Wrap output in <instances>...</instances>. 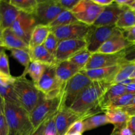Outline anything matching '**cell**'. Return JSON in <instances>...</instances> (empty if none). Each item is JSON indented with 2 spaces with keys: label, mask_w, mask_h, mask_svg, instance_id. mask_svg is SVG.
I'll return each instance as SVG.
<instances>
[{
  "label": "cell",
  "mask_w": 135,
  "mask_h": 135,
  "mask_svg": "<svg viewBox=\"0 0 135 135\" xmlns=\"http://www.w3.org/2000/svg\"><path fill=\"white\" fill-rule=\"evenodd\" d=\"M111 85L105 82L92 81L79 95L69 109L81 120L100 113L101 99Z\"/></svg>",
  "instance_id": "obj_1"
},
{
  "label": "cell",
  "mask_w": 135,
  "mask_h": 135,
  "mask_svg": "<svg viewBox=\"0 0 135 135\" xmlns=\"http://www.w3.org/2000/svg\"><path fill=\"white\" fill-rule=\"evenodd\" d=\"M4 115L11 135H31L34 132L30 113L21 105L5 101Z\"/></svg>",
  "instance_id": "obj_2"
},
{
  "label": "cell",
  "mask_w": 135,
  "mask_h": 135,
  "mask_svg": "<svg viewBox=\"0 0 135 135\" xmlns=\"http://www.w3.org/2000/svg\"><path fill=\"white\" fill-rule=\"evenodd\" d=\"M13 89L17 96L20 105L29 113L45 98V96L36 88L35 84L28 80L22 74L17 76L13 84Z\"/></svg>",
  "instance_id": "obj_3"
},
{
  "label": "cell",
  "mask_w": 135,
  "mask_h": 135,
  "mask_svg": "<svg viewBox=\"0 0 135 135\" xmlns=\"http://www.w3.org/2000/svg\"><path fill=\"white\" fill-rule=\"evenodd\" d=\"M92 82L91 79L80 72L69 79L65 84L61 96L60 109H69L79 95Z\"/></svg>",
  "instance_id": "obj_4"
},
{
  "label": "cell",
  "mask_w": 135,
  "mask_h": 135,
  "mask_svg": "<svg viewBox=\"0 0 135 135\" xmlns=\"http://www.w3.org/2000/svg\"><path fill=\"white\" fill-rule=\"evenodd\" d=\"M55 68L56 65L49 66L35 84L36 88L44 95L47 100L61 97L65 84H62L58 80Z\"/></svg>",
  "instance_id": "obj_5"
},
{
  "label": "cell",
  "mask_w": 135,
  "mask_h": 135,
  "mask_svg": "<svg viewBox=\"0 0 135 135\" xmlns=\"http://www.w3.org/2000/svg\"><path fill=\"white\" fill-rule=\"evenodd\" d=\"M61 97L51 100L44 98L30 113L34 131L44 122L55 115L60 109Z\"/></svg>",
  "instance_id": "obj_6"
},
{
  "label": "cell",
  "mask_w": 135,
  "mask_h": 135,
  "mask_svg": "<svg viewBox=\"0 0 135 135\" xmlns=\"http://www.w3.org/2000/svg\"><path fill=\"white\" fill-rule=\"evenodd\" d=\"M116 28L115 25L108 26H90L88 33L84 38L87 50L92 54L97 52L100 47L114 33Z\"/></svg>",
  "instance_id": "obj_7"
},
{
  "label": "cell",
  "mask_w": 135,
  "mask_h": 135,
  "mask_svg": "<svg viewBox=\"0 0 135 135\" xmlns=\"http://www.w3.org/2000/svg\"><path fill=\"white\" fill-rule=\"evenodd\" d=\"M65 11L55 0L38 1L34 16L37 25L48 26L61 12Z\"/></svg>",
  "instance_id": "obj_8"
},
{
  "label": "cell",
  "mask_w": 135,
  "mask_h": 135,
  "mask_svg": "<svg viewBox=\"0 0 135 135\" xmlns=\"http://www.w3.org/2000/svg\"><path fill=\"white\" fill-rule=\"evenodd\" d=\"M104 8L92 0H79L71 12L79 22L90 26L93 25Z\"/></svg>",
  "instance_id": "obj_9"
},
{
  "label": "cell",
  "mask_w": 135,
  "mask_h": 135,
  "mask_svg": "<svg viewBox=\"0 0 135 135\" xmlns=\"http://www.w3.org/2000/svg\"><path fill=\"white\" fill-rule=\"evenodd\" d=\"M36 25L34 16L21 11L11 28L18 36L29 45L32 34Z\"/></svg>",
  "instance_id": "obj_10"
},
{
  "label": "cell",
  "mask_w": 135,
  "mask_h": 135,
  "mask_svg": "<svg viewBox=\"0 0 135 135\" xmlns=\"http://www.w3.org/2000/svg\"><path fill=\"white\" fill-rule=\"evenodd\" d=\"M86 47L84 39H71L60 41L58 44L55 57L57 62L69 60L75 54Z\"/></svg>",
  "instance_id": "obj_11"
},
{
  "label": "cell",
  "mask_w": 135,
  "mask_h": 135,
  "mask_svg": "<svg viewBox=\"0 0 135 135\" xmlns=\"http://www.w3.org/2000/svg\"><path fill=\"white\" fill-rule=\"evenodd\" d=\"M90 26L80 22L71 24L53 29L51 31L55 34L58 40L71 39H84Z\"/></svg>",
  "instance_id": "obj_12"
},
{
  "label": "cell",
  "mask_w": 135,
  "mask_h": 135,
  "mask_svg": "<svg viewBox=\"0 0 135 135\" xmlns=\"http://www.w3.org/2000/svg\"><path fill=\"white\" fill-rule=\"evenodd\" d=\"M122 65L120 53L115 54L96 52L92 54L90 59L83 70L105 68Z\"/></svg>",
  "instance_id": "obj_13"
},
{
  "label": "cell",
  "mask_w": 135,
  "mask_h": 135,
  "mask_svg": "<svg viewBox=\"0 0 135 135\" xmlns=\"http://www.w3.org/2000/svg\"><path fill=\"white\" fill-rule=\"evenodd\" d=\"M131 45V44L129 43L124 37L122 31L117 28L114 33L100 47L97 52L115 54L121 51Z\"/></svg>",
  "instance_id": "obj_14"
},
{
  "label": "cell",
  "mask_w": 135,
  "mask_h": 135,
  "mask_svg": "<svg viewBox=\"0 0 135 135\" xmlns=\"http://www.w3.org/2000/svg\"><path fill=\"white\" fill-rule=\"evenodd\" d=\"M126 8L123 9L119 6L115 2L112 5L105 7L93 24V26H108L115 25L119 15Z\"/></svg>",
  "instance_id": "obj_15"
},
{
  "label": "cell",
  "mask_w": 135,
  "mask_h": 135,
  "mask_svg": "<svg viewBox=\"0 0 135 135\" xmlns=\"http://www.w3.org/2000/svg\"><path fill=\"white\" fill-rule=\"evenodd\" d=\"M119 65H116L95 69L81 70L80 72L88 76L92 81L105 82L113 84V80L119 70Z\"/></svg>",
  "instance_id": "obj_16"
},
{
  "label": "cell",
  "mask_w": 135,
  "mask_h": 135,
  "mask_svg": "<svg viewBox=\"0 0 135 135\" xmlns=\"http://www.w3.org/2000/svg\"><path fill=\"white\" fill-rule=\"evenodd\" d=\"M20 12L9 1L0 0V32L11 27Z\"/></svg>",
  "instance_id": "obj_17"
},
{
  "label": "cell",
  "mask_w": 135,
  "mask_h": 135,
  "mask_svg": "<svg viewBox=\"0 0 135 135\" xmlns=\"http://www.w3.org/2000/svg\"><path fill=\"white\" fill-rule=\"evenodd\" d=\"M80 117L69 109H60L55 115V124L58 135H64L71 125Z\"/></svg>",
  "instance_id": "obj_18"
},
{
  "label": "cell",
  "mask_w": 135,
  "mask_h": 135,
  "mask_svg": "<svg viewBox=\"0 0 135 135\" xmlns=\"http://www.w3.org/2000/svg\"><path fill=\"white\" fill-rule=\"evenodd\" d=\"M0 38L5 49H22L29 50V45L17 35L11 28L0 32Z\"/></svg>",
  "instance_id": "obj_19"
},
{
  "label": "cell",
  "mask_w": 135,
  "mask_h": 135,
  "mask_svg": "<svg viewBox=\"0 0 135 135\" xmlns=\"http://www.w3.org/2000/svg\"><path fill=\"white\" fill-rule=\"evenodd\" d=\"M58 80L62 84H65L73 76L79 73L81 69L69 60L57 63L55 68Z\"/></svg>",
  "instance_id": "obj_20"
},
{
  "label": "cell",
  "mask_w": 135,
  "mask_h": 135,
  "mask_svg": "<svg viewBox=\"0 0 135 135\" xmlns=\"http://www.w3.org/2000/svg\"><path fill=\"white\" fill-rule=\"evenodd\" d=\"M29 53L31 61L40 62L47 66H55L57 64L55 56L46 50L43 45L30 48Z\"/></svg>",
  "instance_id": "obj_21"
},
{
  "label": "cell",
  "mask_w": 135,
  "mask_h": 135,
  "mask_svg": "<svg viewBox=\"0 0 135 135\" xmlns=\"http://www.w3.org/2000/svg\"><path fill=\"white\" fill-rule=\"evenodd\" d=\"M126 92V86L121 84H112L102 98L100 104V109L103 112L105 111L111 103Z\"/></svg>",
  "instance_id": "obj_22"
},
{
  "label": "cell",
  "mask_w": 135,
  "mask_h": 135,
  "mask_svg": "<svg viewBox=\"0 0 135 135\" xmlns=\"http://www.w3.org/2000/svg\"><path fill=\"white\" fill-rule=\"evenodd\" d=\"M106 115L109 123L114 125V129L120 131L127 126L129 115L122 109H108L104 112Z\"/></svg>",
  "instance_id": "obj_23"
},
{
  "label": "cell",
  "mask_w": 135,
  "mask_h": 135,
  "mask_svg": "<svg viewBox=\"0 0 135 135\" xmlns=\"http://www.w3.org/2000/svg\"><path fill=\"white\" fill-rule=\"evenodd\" d=\"M51 30L48 26L36 25L33 30L29 42V49L43 45L44 42L46 40Z\"/></svg>",
  "instance_id": "obj_24"
},
{
  "label": "cell",
  "mask_w": 135,
  "mask_h": 135,
  "mask_svg": "<svg viewBox=\"0 0 135 135\" xmlns=\"http://www.w3.org/2000/svg\"><path fill=\"white\" fill-rule=\"evenodd\" d=\"M84 133L109 124L105 113H98L83 119Z\"/></svg>",
  "instance_id": "obj_25"
},
{
  "label": "cell",
  "mask_w": 135,
  "mask_h": 135,
  "mask_svg": "<svg viewBox=\"0 0 135 135\" xmlns=\"http://www.w3.org/2000/svg\"><path fill=\"white\" fill-rule=\"evenodd\" d=\"M48 67L49 66L40 62L32 61L27 68L25 69L22 74L25 75L28 74L29 76L31 77L32 81L36 84Z\"/></svg>",
  "instance_id": "obj_26"
},
{
  "label": "cell",
  "mask_w": 135,
  "mask_h": 135,
  "mask_svg": "<svg viewBox=\"0 0 135 135\" xmlns=\"http://www.w3.org/2000/svg\"><path fill=\"white\" fill-rule=\"evenodd\" d=\"M79 22L73 13L70 11H63V12L60 13L58 15V17L53 21L51 23L48 25L50 30L57 28L61 26H66V25H71V24L76 23V22Z\"/></svg>",
  "instance_id": "obj_27"
},
{
  "label": "cell",
  "mask_w": 135,
  "mask_h": 135,
  "mask_svg": "<svg viewBox=\"0 0 135 135\" xmlns=\"http://www.w3.org/2000/svg\"><path fill=\"white\" fill-rule=\"evenodd\" d=\"M135 25V11L129 7L124 9L116 22V28L123 30Z\"/></svg>",
  "instance_id": "obj_28"
},
{
  "label": "cell",
  "mask_w": 135,
  "mask_h": 135,
  "mask_svg": "<svg viewBox=\"0 0 135 135\" xmlns=\"http://www.w3.org/2000/svg\"><path fill=\"white\" fill-rule=\"evenodd\" d=\"M9 1L20 11L32 15H34L35 13L38 3L37 0H11Z\"/></svg>",
  "instance_id": "obj_29"
},
{
  "label": "cell",
  "mask_w": 135,
  "mask_h": 135,
  "mask_svg": "<svg viewBox=\"0 0 135 135\" xmlns=\"http://www.w3.org/2000/svg\"><path fill=\"white\" fill-rule=\"evenodd\" d=\"M135 71V63H125L120 66L119 70L117 72L114 80L113 84H119L123 80L128 79H131L132 75Z\"/></svg>",
  "instance_id": "obj_30"
},
{
  "label": "cell",
  "mask_w": 135,
  "mask_h": 135,
  "mask_svg": "<svg viewBox=\"0 0 135 135\" xmlns=\"http://www.w3.org/2000/svg\"><path fill=\"white\" fill-rule=\"evenodd\" d=\"M92 54V53L90 52L86 47H85L75 54L69 60L79 67L80 69L83 70L88 63L89 59H90Z\"/></svg>",
  "instance_id": "obj_31"
},
{
  "label": "cell",
  "mask_w": 135,
  "mask_h": 135,
  "mask_svg": "<svg viewBox=\"0 0 135 135\" xmlns=\"http://www.w3.org/2000/svg\"><path fill=\"white\" fill-rule=\"evenodd\" d=\"M11 55L25 68H27L31 62L29 50L22 49H12L10 50Z\"/></svg>",
  "instance_id": "obj_32"
},
{
  "label": "cell",
  "mask_w": 135,
  "mask_h": 135,
  "mask_svg": "<svg viewBox=\"0 0 135 135\" xmlns=\"http://www.w3.org/2000/svg\"><path fill=\"white\" fill-rule=\"evenodd\" d=\"M134 96V94L127 93L126 92L122 96H119L117 99H115L113 102L111 103V104L108 106L106 110L113 109H123L131 102Z\"/></svg>",
  "instance_id": "obj_33"
},
{
  "label": "cell",
  "mask_w": 135,
  "mask_h": 135,
  "mask_svg": "<svg viewBox=\"0 0 135 135\" xmlns=\"http://www.w3.org/2000/svg\"><path fill=\"white\" fill-rule=\"evenodd\" d=\"M0 95L4 98V100L13 104L20 105L17 96L13 89V85L2 86L0 85Z\"/></svg>",
  "instance_id": "obj_34"
},
{
  "label": "cell",
  "mask_w": 135,
  "mask_h": 135,
  "mask_svg": "<svg viewBox=\"0 0 135 135\" xmlns=\"http://www.w3.org/2000/svg\"><path fill=\"white\" fill-rule=\"evenodd\" d=\"M122 65L125 63H135V46L131 44L120 51Z\"/></svg>",
  "instance_id": "obj_35"
},
{
  "label": "cell",
  "mask_w": 135,
  "mask_h": 135,
  "mask_svg": "<svg viewBox=\"0 0 135 135\" xmlns=\"http://www.w3.org/2000/svg\"><path fill=\"white\" fill-rule=\"evenodd\" d=\"M59 42V41L56 38L55 34L51 31L50 34H49V35L47 36V38H46V40L44 42L43 46L46 47V50H48L52 55L55 56Z\"/></svg>",
  "instance_id": "obj_36"
},
{
  "label": "cell",
  "mask_w": 135,
  "mask_h": 135,
  "mask_svg": "<svg viewBox=\"0 0 135 135\" xmlns=\"http://www.w3.org/2000/svg\"><path fill=\"white\" fill-rule=\"evenodd\" d=\"M0 72L7 75H11L9 68V58L5 51L0 54Z\"/></svg>",
  "instance_id": "obj_37"
},
{
  "label": "cell",
  "mask_w": 135,
  "mask_h": 135,
  "mask_svg": "<svg viewBox=\"0 0 135 135\" xmlns=\"http://www.w3.org/2000/svg\"><path fill=\"white\" fill-rule=\"evenodd\" d=\"M55 115L47 121L44 135H58L55 124Z\"/></svg>",
  "instance_id": "obj_38"
},
{
  "label": "cell",
  "mask_w": 135,
  "mask_h": 135,
  "mask_svg": "<svg viewBox=\"0 0 135 135\" xmlns=\"http://www.w3.org/2000/svg\"><path fill=\"white\" fill-rule=\"evenodd\" d=\"M121 30L127 40L129 43L135 46V25Z\"/></svg>",
  "instance_id": "obj_39"
},
{
  "label": "cell",
  "mask_w": 135,
  "mask_h": 135,
  "mask_svg": "<svg viewBox=\"0 0 135 135\" xmlns=\"http://www.w3.org/2000/svg\"><path fill=\"white\" fill-rule=\"evenodd\" d=\"M57 1L64 10L71 11L79 3V0H57Z\"/></svg>",
  "instance_id": "obj_40"
},
{
  "label": "cell",
  "mask_w": 135,
  "mask_h": 135,
  "mask_svg": "<svg viewBox=\"0 0 135 135\" xmlns=\"http://www.w3.org/2000/svg\"><path fill=\"white\" fill-rule=\"evenodd\" d=\"M0 135H11L4 114L0 115Z\"/></svg>",
  "instance_id": "obj_41"
},
{
  "label": "cell",
  "mask_w": 135,
  "mask_h": 135,
  "mask_svg": "<svg viewBox=\"0 0 135 135\" xmlns=\"http://www.w3.org/2000/svg\"><path fill=\"white\" fill-rule=\"evenodd\" d=\"M16 77L12 75H7L0 72V85L11 86L13 85Z\"/></svg>",
  "instance_id": "obj_42"
},
{
  "label": "cell",
  "mask_w": 135,
  "mask_h": 135,
  "mask_svg": "<svg viewBox=\"0 0 135 135\" xmlns=\"http://www.w3.org/2000/svg\"><path fill=\"white\" fill-rule=\"evenodd\" d=\"M122 109L125 111L127 113H128L129 116L135 115V96L131 100V102Z\"/></svg>",
  "instance_id": "obj_43"
},
{
  "label": "cell",
  "mask_w": 135,
  "mask_h": 135,
  "mask_svg": "<svg viewBox=\"0 0 135 135\" xmlns=\"http://www.w3.org/2000/svg\"><path fill=\"white\" fill-rule=\"evenodd\" d=\"M133 1L134 0H115L114 2L117 3L119 6L125 9V8L129 7Z\"/></svg>",
  "instance_id": "obj_44"
},
{
  "label": "cell",
  "mask_w": 135,
  "mask_h": 135,
  "mask_svg": "<svg viewBox=\"0 0 135 135\" xmlns=\"http://www.w3.org/2000/svg\"><path fill=\"white\" fill-rule=\"evenodd\" d=\"M94 1V3L96 4H97L98 5H100V6L103 7H105L108 6V5H110L114 2V0H92Z\"/></svg>",
  "instance_id": "obj_45"
},
{
  "label": "cell",
  "mask_w": 135,
  "mask_h": 135,
  "mask_svg": "<svg viewBox=\"0 0 135 135\" xmlns=\"http://www.w3.org/2000/svg\"><path fill=\"white\" fill-rule=\"evenodd\" d=\"M127 127L135 134V115L129 116V121L127 123Z\"/></svg>",
  "instance_id": "obj_46"
},
{
  "label": "cell",
  "mask_w": 135,
  "mask_h": 135,
  "mask_svg": "<svg viewBox=\"0 0 135 135\" xmlns=\"http://www.w3.org/2000/svg\"><path fill=\"white\" fill-rule=\"evenodd\" d=\"M46 123H47V121L44 122L42 125H40L39 127L37 128V129L34 131V133H33L31 135H44L45 128H46Z\"/></svg>",
  "instance_id": "obj_47"
},
{
  "label": "cell",
  "mask_w": 135,
  "mask_h": 135,
  "mask_svg": "<svg viewBox=\"0 0 135 135\" xmlns=\"http://www.w3.org/2000/svg\"><path fill=\"white\" fill-rule=\"evenodd\" d=\"M134 133L127 126L123 128L119 131V135H133Z\"/></svg>",
  "instance_id": "obj_48"
},
{
  "label": "cell",
  "mask_w": 135,
  "mask_h": 135,
  "mask_svg": "<svg viewBox=\"0 0 135 135\" xmlns=\"http://www.w3.org/2000/svg\"><path fill=\"white\" fill-rule=\"evenodd\" d=\"M126 92L127 93H131L135 94V83L133 82L126 86Z\"/></svg>",
  "instance_id": "obj_49"
},
{
  "label": "cell",
  "mask_w": 135,
  "mask_h": 135,
  "mask_svg": "<svg viewBox=\"0 0 135 135\" xmlns=\"http://www.w3.org/2000/svg\"><path fill=\"white\" fill-rule=\"evenodd\" d=\"M5 100L0 95V115L4 114V109H5Z\"/></svg>",
  "instance_id": "obj_50"
},
{
  "label": "cell",
  "mask_w": 135,
  "mask_h": 135,
  "mask_svg": "<svg viewBox=\"0 0 135 135\" xmlns=\"http://www.w3.org/2000/svg\"><path fill=\"white\" fill-rule=\"evenodd\" d=\"M5 48L4 47L3 45V43H2V41H1V38H0V54H1L2 52H3V51H5Z\"/></svg>",
  "instance_id": "obj_51"
},
{
  "label": "cell",
  "mask_w": 135,
  "mask_h": 135,
  "mask_svg": "<svg viewBox=\"0 0 135 135\" xmlns=\"http://www.w3.org/2000/svg\"><path fill=\"white\" fill-rule=\"evenodd\" d=\"M110 135H119V131H117L116 129H113V131H112V134Z\"/></svg>",
  "instance_id": "obj_52"
},
{
  "label": "cell",
  "mask_w": 135,
  "mask_h": 135,
  "mask_svg": "<svg viewBox=\"0 0 135 135\" xmlns=\"http://www.w3.org/2000/svg\"><path fill=\"white\" fill-rule=\"evenodd\" d=\"M129 8H130V9H131L132 10L134 11H135V0H134V1L132 3L131 5L129 6Z\"/></svg>",
  "instance_id": "obj_53"
},
{
  "label": "cell",
  "mask_w": 135,
  "mask_h": 135,
  "mask_svg": "<svg viewBox=\"0 0 135 135\" xmlns=\"http://www.w3.org/2000/svg\"><path fill=\"white\" fill-rule=\"evenodd\" d=\"M135 77V71L134 72V73H133V75H132V77H131V79H133V78H134Z\"/></svg>",
  "instance_id": "obj_54"
},
{
  "label": "cell",
  "mask_w": 135,
  "mask_h": 135,
  "mask_svg": "<svg viewBox=\"0 0 135 135\" xmlns=\"http://www.w3.org/2000/svg\"><path fill=\"white\" fill-rule=\"evenodd\" d=\"M133 82H134V83H135V77L134 78H133Z\"/></svg>",
  "instance_id": "obj_55"
},
{
  "label": "cell",
  "mask_w": 135,
  "mask_h": 135,
  "mask_svg": "<svg viewBox=\"0 0 135 135\" xmlns=\"http://www.w3.org/2000/svg\"><path fill=\"white\" fill-rule=\"evenodd\" d=\"M133 135H135V134H133Z\"/></svg>",
  "instance_id": "obj_56"
}]
</instances>
